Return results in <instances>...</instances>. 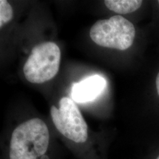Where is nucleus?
<instances>
[{"mask_svg":"<svg viewBox=\"0 0 159 159\" xmlns=\"http://www.w3.org/2000/svg\"><path fill=\"white\" fill-rule=\"evenodd\" d=\"M156 159H159V156H158V157H157V158Z\"/></svg>","mask_w":159,"mask_h":159,"instance_id":"1a4fd4ad","label":"nucleus"},{"mask_svg":"<svg viewBox=\"0 0 159 159\" xmlns=\"http://www.w3.org/2000/svg\"><path fill=\"white\" fill-rule=\"evenodd\" d=\"M51 118L59 134L75 146H84L89 139V127L72 99L63 97L58 107L52 105Z\"/></svg>","mask_w":159,"mask_h":159,"instance_id":"f03ea898","label":"nucleus"},{"mask_svg":"<svg viewBox=\"0 0 159 159\" xmlns=\"http://www.w3.org/2000/svg\"><path fill=\"white\" fill-rule=\"evenodd\" d=\"M156 89H157V91H158V94L159 95V72L158 74L157 75V77H156Z\"/></svg>","mask_w":159,"mask_h":159,"instance_id":"6e6552de","label":"nucleus"},{"mask_svg":"<svg viewBox=\"0 0 159 159\" xmlns=\"http://www.w3.org/2000/svg\"><path fill=\"white\" fill-rule=\"evenodd\" d=\"M61 51L52 41L39 43L32 49L24 65L25 79L33 84H42L51 80L58 73Z\"/></svg>","mask_w":159,"mask_h":159,"instance_id":"7ed1b4c3","label":"nucleus"},{"mask_svg":"<svg viewBox=\"0 0 159 159\" xmlns=\"http://www.w3.org/2000/svg\"><path fill=\"white\" fill-rule=\"evenodd\" d=\"M141 0H106L104 2L110 11L118 14H127L136 11L142 5Z\"/></svg>","mask_w":159,"mask_h":159,"instance_id":"423d86ee","label":"nucleus"},{"mask_svg":"<svg viewBox=\"0 0 159 159\" xmlns=\"http://www.w3.org/2000/svg\"><path fill=\"white\" fill-rule=\"evenodd\" d=\"M106 80L100 75H95L74 84L71 97L76 102H91L98 97L106 88Z\"/></svg>","mask_w":159,"mask_h":159,"instance_id":"39448f33","label":"nucleus"},{"mask_svg":"<svg viewBox=\"0 0 159 159\" xmlns=\"http://www.w3.org/2000/svg\"><path fill=\"white\" fill-rule=\"evenodd\" d=\"M89 35L91 40L100 47L126 50L134 43L136 30L130 21L116 15L95 22Z\"/></svg>","mask_w":159,"mask_h":159,"instance_id":"20e7f679","label":"nucleus"},{"mask_svg":"<svg viewBox=\"0 0 159 159\" xmlns=\"http://www.w3.org/2000/svg\"><path fill=\"white\" fill-rule=\"evenodd\" d=\"M158 4H159V1H158Z\"/></svg>","mask_w":159,"mask_h":159,"instance_id":"9b49d317","label":"nucleus"},{"mask_svg":"<svg viewBox=\"0 0 159 159\" xmlns=\"http://www.w3.org/2000/svg\"><path fill=\"white\" fill-rule=\"evenodd\" d=\"M0 159H2V157H0Z\"/></svg>","mask_w":159,"mask_h":159,"instance_id":"9d476101","label":"nucleus"},{"mask_svg":"<svg viewBox=\"0 0 159 159\" xmlns=\"http://www.w3.org/2000/svg\"><path fill=\"white\" fill-rule=\"evenodd\" d=\"M52 136L49 127L39 118L17 125L3 144L2 159H51Z\"/></svg>","mask_w":159,"mask_h":159,"instance_id":"f257e3e1","label":"nucleus"},{"mask_svg":"<svg viewBox=\"0 0 159 159\" xmlns=\"http://www.w3.org/2000/svg\"><path fill=\"white\" fill-rule=\"evenodd\" d=\"M14 18V10L10 2L0 0V29L9 25Z\"/></svg>","mask_w":159,"mask_h":159,"instance_id":"0eeeda50","label":"nucleus"}]
</instances>
